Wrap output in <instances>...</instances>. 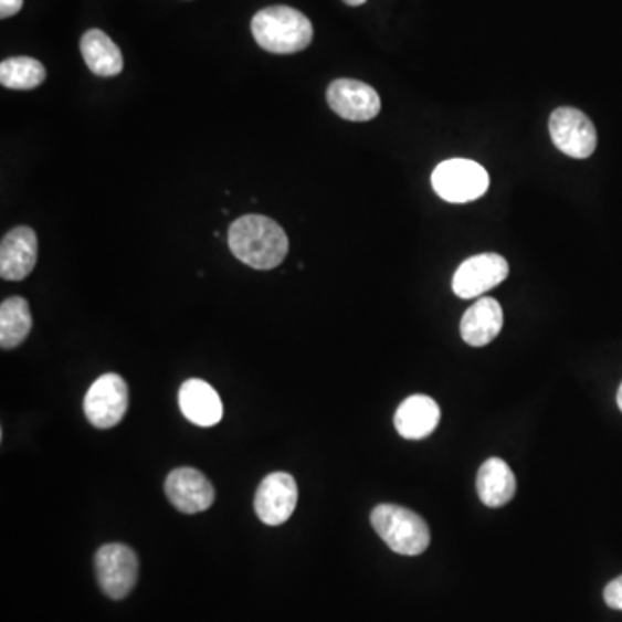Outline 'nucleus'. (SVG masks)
<instances>
[{"label": "nucleus", "instance_id": "0eeeda50", "mask_svg": "<svg viewBox=\"0 0 622 622\" xmlns=\"http://www.w3.org/2000/svg\"><path fill=\"white\" fill-rule=\"evenodd\" d=\"M551 140L563 155L587 159L597 149V130L591 119L574 107H559L550 116Z\"/></svg>", "mask_w": 622, "mask_h": 622}, {"label": "nucleus", "instance_id": "aec40b11", "mask_svg": "<svg viewBox=\"0 0 622 622\" xmlns=\"http://www.w3.org/2000/svg\"><path fill=\"white\" fill-rule=\"evenodd\" d=\"M603 599H605L607 605L611 607V609L622 611V576L607 584L605 591H603Z\"/></svg>", "mask_w": 622, "mask_h": 622}, {"label": "nucleus", "instance_id": "6e6552de", "mask_svg": "<svg viewBox=\"0 0 622 622\" xmlns=\"http://www.w3.org/2000/svg\"><path fill=\"white\" fill-rule=\"evenodd\" d=\"M508 263L496 253H483L465 260L453 275V293L462 299L483 296L508 277Z\"/></svg>", "mask_w": 622, "mask_h": 622}, {"label": "nucleus", "instance_id": "4468645a", "mask_svg": "<svg viewBox=\"0 0 622 622\" xmlns=\"http://www.w3.org/2000/svg\"><path fill=\"white\" fill-rule=\"evenodd\" d=\"M179 404L183 417L199 428H213L223 417L220 394L201 379H189L179 391Z\"/></svg>", "mask_w": 622, "mask_h": 622}, {"label": "nucleus", "instance_id": "f03ea898", "mask_svg": "<svg viewBox=\"0 0 622 622\" xmlns=\"http://www.w3.org/2000/svg\"><path fill=\"white\" fill-rule=\"evenodd\" d=\"M251 32L260 48L272 54H296L314 40L312 21L287 6H272L254 14Z\"/></svg>", "mask_w": 622, "mask_h": 622}, {"label": "nucleus", "instance_id": "f257e3e1", "mask_svg": "<svg viewBox=\"0 0 622 622\" xmlns=\"http://www.w3.org/2000/svg\"><path fill=\"white\" fill-rule=\"evenodd\" d=\"M229 247L239 262L251 268L272 270L289 253V239L275 220L246 214L229 229Z\"/></svg>", "mask_w": 622, "mask_h": 622}, {"label": "nucleus", "instance_id": "423d86ee", "mask_svg": "<svg viewBox=\"0 0 622 622\" xmlns=\"http://www.w3.org/2000/svg\"><path fill=\"white\" fill-rule=\"evenodd\" d=\"M128 401L130 394L124 377H119L118 373H104L85 394V417L94 428H115L124 421Z\"/></svg>", "mask_w": 622, "mask_h": 622}, {"label": "nucleus", "instance_id": "39448f33", "mask_svg": "<svg viewBox=\"0 0 622 622\" xmlns=\"http://www.w3.org/2000/svg\"><path fill=\"white\" fill-rule=\"evenodd\" d=\"M96 574L101 590L113 600H124L139 578V559L127 545L109 544L97 550Z\"/></svg>", "mask_w": 622, "mask_h": 622}, {"label": "nucleus", "instance_id": "4be33fe9", "mask_svg": "<svg viewBox=\"0 0 622 622\" xmlns=\"http://www.w3.org/2000/svg\"><path fill=\"white\" fill-rule=\"evenodd\" d=\"M342 2H345V4L354 6V8H357V6L365 4L367 0H342Z\"/></svg>", "mask_w": 622, "mask_h": 622}, {"label": "nucleus", "instance_id": "f8f14e48", "mask_svg": "<svg viewBox=\"0 0 622 622\" xmlns=\"http://www.w3.org/2000/svg\"><path fill=\"white\" fill-rule=\"evenodd\" d=\"M39 241L30 226H17L0 242V275L4 281H24L36 265Z\"/></svg>", "mask_w": 622, "mask_h": 622}, {"label": "nucleus", "instance_id": "dca6fc26", "mask_svg": "<svg viewBox=\"0 0 622 622\" xmlns=\"http://www.w3.org/2000/svg\"><path fill=\"white\" fill-rule=\"evenodd\" d=\"M514 472L502 458L486 460L477 472V495L486 507H504L516 495Z\"/></svg>", "mask_w": 622, "mask_h": 622}, {"label": "nucleus", "instance_id": "9b49d317", "mask_svg": "<svg viewBox=\"0 0 622 622\" xmlns=\"http://www.w3.org/2000/svg\"><path fill=\"white\" fill-rule=\"evenodd\" d=\"M170 504L182 514L208 510L214 502L213 484L202 472L191 467L175 468L165 481Z\"/></svg>", "mask_w": 622, "mask_h": 622}, {"label": "nucleus", "instance_id": "412c9836", "mask_svg": "<svg viewBox=\"0 0 622 622\" xmlns=\"http://www.w3.org/2000/svg\"><path fill=\"white\" fill-rule=\"evenodd\" d=\"M23 8V0H0V18H11L21 11Z\"/></svg>", "mask_w": 622, "mask_h": 622}, {"label": "nucleus", "instance_id": "f3484780", "mask_svg": "<svg viewBox=\"0 0 622 622\" xmlns=\"http://www.w3.org/2000/svg\"><path fill=\"white\" fill-rule=\"evenodd\" d=\"M80 51L94 75L112 78L124 72V56L118 45L103 30H88L80 40Z\"/></svg>", "mask_w": 622, "mask_h": 622}, {"label": "nucleus", "instance_id": "a211bd4d", "mask_svg": "<svg viewBox=\"0 0 622 622\" xmlns=\"http://www.w3.org/2000/svg\"><path fill=\"white\" fill-rule=\"evenodd\" d=\"M32 312L24 297H8L0 305V346L2 349L18 348L32 333Z\"/></svg>", "mask_w": 622, "mask_h": 622}, {"label": "nucleus", "instance_id": "6ab92c4d", "mask_svg": "<svg viewBox=\"0 0 622 622\" xmlns=\"http://www.w3.org/2000/svg\"><path fill=\"white\" fill-rule=\"evenodd\" d=\"M44 64L33 57H9L0 64V84L12 91H33L44 84Z\"/></svg>", "mask_w": 622, "mask_h": 622}, {"label": "nucleus", "instance_id": "7ed1b4c3", "mask_svg": "<svg viewBox=\"0 0 622 622\" xmlns=\"http://www.w3.org/2000/svg\"><path fill=\"white\" fill-rule=\"evenodd\" d=\"M370 523L382 541L400 556H421L431 544V533L425 520L400 505H379L373 508Z\"/></svg>", "mask_w": 622, "mask_h": 622}, {"label": "nucleus", "instance_id": "1a4fd4ad", "mask_svg": "<svg viewBox=\"0 0 622 622\" xmlns=\"http://www.w3.org/2000/svg\"><path fill=\"white\" fill-rule=\"evenodd\" d=\"M297 484L287 472L268 474L254 495V510L266 526H282L296 510Z\"/></svg>", "mask_w": 622, "mask_h": 622}, {"label": "nucleus", "instance_id": "ddd939ff", "mask_svg": "<svg viewBox=\"0 0 622 622\" xmlns=\"http://www.w3.org/2000/svg\"><path fill=\"white\" fill-rule=\"evenodd\" d=\"M441 421L440 404L424 394H413L398 407L394 428L404 440L419 441L431 436Z\"/></svg>", "mask_w": 622, "mask_h": 622}, {"label": "nucleus", "instance_id": "2eb2a0df", "mask_svg": "<svg viewBox=\"0 0 622 622\" xmlns=\"http://www.w3.org/2000/svg\"><path fill=\"white\" fill-rule=\"evenodd\" d=\"M504 327V309L493 297H479L460 321V334L468 346L483 348L496 339Z\"/></svg>", "mask_w": 622, "mask_h": 622}, {"label": "nucleus", "instance_id": "20e7f679", "mask_svg": "<svg viewBox=\"0 0 622 622\" xmlns=\"http://www.w3.org/2000/svg\"><path fill=\"white\" fill-rule=\"evenodd\" d=\"M432 187L444 201L453 204L476 201L488 191L489 175L471 159H449L432 171Z\"/></svg>", "mask_w": 622, "mask_h": 622}, {"label": "nucleus", "instance_id": "9d476101", "mask_svg": "<svg viewBox=\"0 0 622 622\" xmlns=\"http://www.w3.org/2000/svg\"><path fill=\"white\" fill-rule=\"evenodd\" d=\"M327 103L348 122H370L381 113V97L376 88L360 80H334L327 88Z\"/></svg>", "mask_w": 622, "mask_h": 622}, {"label": "nucleus", "instance_id": "5701e85b", "mask_svg": "<svg viewBox=\"0 0 622 622\" xmlns=\"http://www.w3.org/2000/svg\"><path fill=\"white\" fill-rule=\"evenodd\" d=\"M618 407L619 409H621L622 412V382L621 386H619V391H618Z\"/></svg>", "mask_w": 622, "mask_h": 622}]
</instances>
